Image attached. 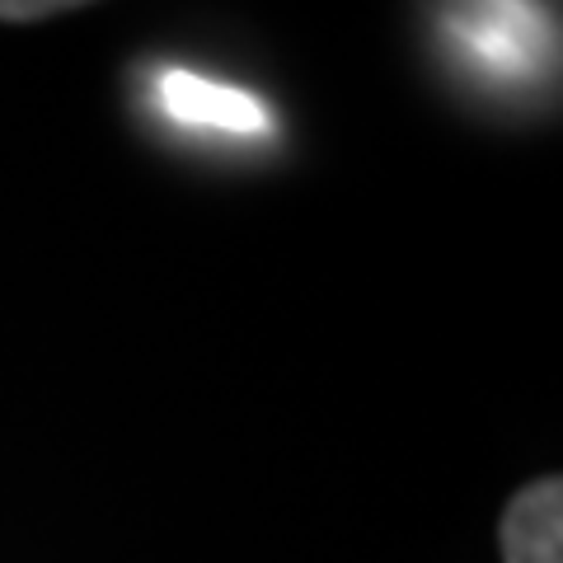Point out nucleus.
Returning a JSON list of instances; mask_svg holds the SVG:
<instances>
[{"label": "nucleus", "instance_id": "f257e3e1", "mask_svg": "<svg viewBox=\"0 0 563 563\" xmlns=\"http://www.w3.org/2000/svg\"><path fill=\"white\" fill-rule=\"evenodd\" d=\"M442 38L451 57L493 85H531L554 70L559 10L544 5H451L442 10Z\"/></svg>", "mask_w": 563, "mask_h": 563}, {"label": "nucleus", "instance_id": "f03ea898", "mask_svg": "<svg viewBox=\"0 0 563 563\" xmlns=\"http://www.w3.org/2000/svg\"><path fill=\"white\" fill-rule=\"evenodd\" d=\"M151 99H155V109L165 113V122H174V128H184V132H198V136L258 141L277 128L273 109L254 90H240V85H225V80L202 76V70H188V66L155 70Z\"/></svg>", "mask_w": 563, "mask_h": 563}, {"label": "nucleus", "instance_id": "7ed1b4c3", "mask_svg": "<svg viewBox=\"0 0 563 563\" xmlns=\"http://www.w3.org/2000/svg\"><path fill=\"white\" fill-rule=\"evenodd\" d=\"M503 563H563V484L559 474L526 484L498 526Z\"/></svg>", "mask_w": 563, "mask_h": 563}, {"label": "nucleus", "instance_id": "20e7f679", "mask_svg": "<svg viewBox=\"0 0 563 563\" xmlns=\"http://www.w3.org/2000/svg\"><path fill=\"white\" fill-rule=\"evenodd\" d=\"M66 5H52V0H43V5H0V20H33V14H62Z\"/></svg>", "mask_w": 563, "mask_h": 563}]
</instances>
